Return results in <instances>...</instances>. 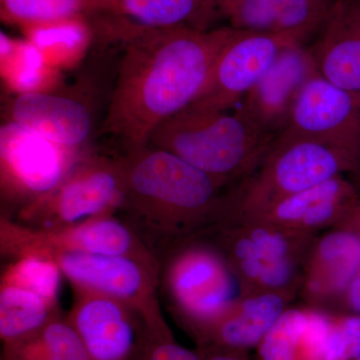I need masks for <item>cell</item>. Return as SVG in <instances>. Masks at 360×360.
<instances>
[{
    "label": "cell",
    "mask_w": 360,
    "mask_h": 360,
    "mask_svg": "<svg viewBox=\"0 0 360 360\" xmlns=\"http://www.w3.org/2000/svg\"><path fill=\"white\" fill-rule=\"evenodd\" d=\"M347 291V302L349 309L355 315H360V269L349 283Z\"/></svg>",
    "instance_id": "obj_32"
},
{
    "label": "cell",
    "mask_w": 360,
    "mask_h": 360,
    "mask_svg": "<svg viewBox=\"0 0 360 360\" xmlns=\"http://www.w3.org/2000/svg\"><path fill=\"white\" fill-rule=\"evenodd\" d=\"M297 40L283 34L236 30L213 66L212 75L191 108L227 111L241 103L276 63L284 49Z\"/></svg>",
    "instance_id": "obj_10"
},
{
    "label": "cell",
    "mask_w": 360,
    "mask_h": 360,
    "mask_svg": "<svg viewBox=\"0 0 360 360\" xmlns=\"http://www.w3.org/2000/svg\"><path fill=\"white\" fill-rule=\"evenodd\" d=\"M59 305L32 291L0 283V338L2 342L18 340L37 330L60 315Z\"/></svg>",
    "instance_id": "obj_22"
},
{
    "label": "cell",
    "mask_w": 360,
    "mask_h": 360,
    "mask_svg": "<svg viewBox=\"0 0 360 360\" xmlns=\"http://www.w3.org/2000/svg\"><path fill=\"white\" fill-rule=\"evenodd\" d=\"M87 39L86 28L75 18L30 26V41L39 47L53 68L77 60L86 47Z\"/></svg>",
    "instance_id": "obj_24"
},
{
    "label": "cell",
    "mask_w": 360,
    "mask_h": 360,
    "mask_svg": "<svg viewBox=\"0 0 360 360\" xmlns=\"http://www.w3.org/2000/svg\"><path fill=\"white\" fill-rule=\"evenodd\" d=\"M309 46L322 77L360 96V0H336Z\"/></svg>",
    "instance_id": "obj_15"
},
{
    "label": "cell",
    "mask_w": 360,
    "mask_h": 360,
    "mask_svg": "<svg viewBox=\"0 0 360 360\" xmlns=\"http://www.w3.org/2000/svg\"><path fill=\"white\" fill-rule=\"evenodd\" d=\"M90 0H1L2 14L27 26L72 20Z\"/></svg>",
    "instance_id": "obj_27"
},
{
    "label": "cell",
    "mask_w": 360,
    "mask_h": 360,
    "mask_svg": "<svg viewBox=\"0 0 360 360\" xmlns=\"http://www.w3.org/2000/svg\"><path fill=\"white\" fill-rule=\"evenodd\" d=\"M130 360H201L198 352L181 347L169 328H158L142 324L136 347Z\"/></svg>",
    "instance_id": "obj_29"
},
{
    "label": "cell",
    "mask_w": 360,
    "mask_h": 360,
    "mask_svg": "<svg viewBox=\"0 0 360 360\" xmlns=\"http://www.w3.org/2000/svg\"><path fill=\"white\" fill-rule=\"evenodd\" d=\"M124 200L122 158L86 155L53 191L18 212L20 224L61 229L115 215Z\"/></svg>",
    "instance_id": "obj_4"
},
{
    "label": "cell",
    "mask_w": 360,
    "mask_h": 360,
    "mask_svg": "<svg viewBox=\"0 0 360 360\" xmlns=\"http://www.w3.org/2000/svg\"><path fill=\"white\" fill-rule=\"evenodd\" d=\"M319 257L326 265L335 290H347L360 269V236L342 231L329 234L319 246Z\"/></svg>",
    "instance_id": "obj_26"
},
{
    "label": "cell",
    "mask_w": 360,
    "mask_h": 360,
    "mask_svg": "<svg viewBox=\"0 0 360 360\" xmlns=\"http://www.w3.org/2000/svg\"><path fill=\"white\" fill-rule=\"evenodd\" d=\"M360 354V315L333 321L322 360H354Z\"/></svg>",
    "instance_id": "obj_30"
},
{
    "label": "cell",
    "mask_w": 360,
    "mask_h": 360,
    "mask_svg": "<svg viewBox=\"0 0 360 360\" xmlns=\"http://www.w3.org/2000/svg\"><path fill=\"white\" fill-rule=\"evenodd\" d=\"M281 135L328 142L359 153L360 96L316 72L298 94Z\"/></svg>",
    "instance_id": "obj_11"
},
{
    "label": "cell",
    "mask_w": 360,
    "mask_h": 360,
    "mask_svg": "<svg viewBox=\"0 0 360 360\" xmlns=\"http://www.w3.org/2000/svg\"><path fill=\"white\" fill-rule=\"evenodd\" d=\"M277 219L314 226L360 207L359 189L342 175L266 205Z\"/></svg>",
    "instance_id": "obj_18"
},
{
    "label": "cell",
    "mask_w": 360,
    "mask_h": 360,
    "mask_svg": "<svg viewBox=\"0 0 360 360\" xmlns=\"http://www.w3.org/2000/svg\"><path fill=\"white\" fill-rule=\"evenodd\" d=\"M75 291L97 293L120 300L136 310L153 328H167L160 302V264L137 258L85 252L49 255Z\"/></svg>",
    "instance_id": "obj_8"
},
{
    "label": "cell",
    "mask_w": 360,
    "mask_h": 360,
    "mask_svg": "<svg viewBox=\"0 0 360 360\" xmlns=\"http://www.w3.org/2000/svg\"><path fill=\"white\" fill-rule=\"evenodd\" d=\"M238 1L239 0H210L212 15H214L215 13H219L220 15L227 18L232 7L236 6Z\"/></svg>",
    "instance_id": "obj_33"
},
{
    "label": "cell",
    "mask_w": 360,
    "mask_h": 360,
    "mask_svg": "<svg viewBox=\"0 0 360 360\" xmlns=\"http://www.w3.org/2000/svg\"><path fill=\"white\" fill-rule=\"evenodd\" d=\"M56 68L32 42H15L1 32V70L11 89L21 94L44 91Z\"/></svg>",
    "instance_id": "obj_23"
},
{
    "label": "cell",
    "mask_w": 360,
    "mask_h": 360,
    "mask_svg": "<svg viewBox=\"0 0 360 360\" xmlns=\"http://www.w3.org/2000/svg\"><path fill=\"white\" fill-rule=\"evenodd\" d=\"M241 271L269 288H281L290 279L292 267L288 259V243L276 232L257 229L234 248Z\"/></svg>",
    "instance_id": "obj_21"
},
{
    "label": "cell",
    "mask_w": 360,
    "mask_h": 360,
    "mask_svg": "<svg viewBox=\"0 0 360 360\" xmlns=\"http://www.w3.org/2000/svg\"><path fill=\"white\" fill-rule=\"evenodd\" d=\"M336 0H239L229 26L243 32L288 35L309 44L328 20Z\"/></svg>",
    "instance_id": "obj_16"
},
{
    "label": "cell",
    "mask_w": 360,
    "mask_h": 360,
    "mask_svg": "<svg viewBox=\"0 0 360 360\" xmlns=\"http://www.w3.org/2000/svg\"><path fill=\"white\" fill-rule=\"evenodd\" d=\"M2 194L22 208L44 198L65 179L86 153L30 134L7 122L1 127Z\"/></svg>",
    "instance_id": "obj_9"
},
{
    "label": "cell",
    "mask_w": 360,
    "mask_h": 360,
    "mask_svg": "<svg viewBox=\"0 0 360 360\" xmlns=\"http://www.w3.org/2000/svg\"><path fill=\"white\" fill-rule=\"evenodd\" d=\"M91 4L106 7L129 18L132 26L146 30L189 26L203 30L212 18L210 0H91Z\"/></svg>",
    "instance_id": "obj_19"
},
{
    "label": "cell",
    "mask_w": 360,
    "mask_h": 360,
    "mask_svg": "<svg viewBox=\"0 0 360 360\" xmlns=\"http://www.w3.org/2000/svg\"><path fill=\"white\" fill-rule=\"evenodd\" d=\"M307 314L298 310L283 312L258 345L259 360H302V340Z\"/></svg>",
    "instance_id": "obj_28"
},
{
    "label": "cell",
    "mask_w": 360,
    "mask_h": 360,
    "mask_svg": "<svg viewBox=\"0 0 360 360\" xmlns=\"http://www.w3.org/2000/svg\"><path fill=\"white\" fill-rule=\"evenodd\" d=\"M316 72L309 44L290 45L246 94L238 110L258 129L276 139L285 129L302 87Z\"/></svg>",
    "instance_id": "obj_12"
},
{
    "label": "cell",
    "mask_w": 360,
    "mask_h": 360,
    "mask_svg": "<svg viewBox=\"0 0 360 360\" xmlns=\"http://www.w3.org/2000/svg\"><path fill=\"white\" fill-rule=\"evenodd\" d=\"M66 317L91 360H130L144 322L129 305L84 291H75Z\"/></svg>",
    "instance_id": "obj_13"
},
{
    "label": "cell",
    "mask_w": 360,
    "mask_h": 360,
    "mask_svg": "<svg viewBox=\"0 0 360 360\" xmlns=\"http://www.w3.org/2000/svg\"><path fill=\"white\" fill-rule=\"evenodd\" d=\"M0 245L2 255L13 259L26 255L85 252L160 264L158 255L139 234L115 215L61 229H34L1 217Z\"/></svg>",
    "instance_id": "obj_5"
},
{
    "label": "cell",
    "mask_w": 360,
    "mask_h": 360,
    "mask_svg": "<svg viewBox=\"0 0 360 360\" xmlns=\"http://www.w3.org/2000/svg\"><path fill=\"white\" fill-rule=\"evenodd\" d=\"M115 89L101 124L127 153L146 148L153 131L200 96L220 52L236 30L205 32L189 26L130 27Z\"/></svg>",
    "instance_id": "obj_1"
},
{
    "label": "cell",
    "mask_w": 360,
    "mask_h": 360,
    "mask_svg": "<svg viewBox=\"0 0 360 360\" xmlns=\"http://www.w3.org/2000/svg\"><path fill=\"white\" fill-rule=\"evenodd\" d=\"M354 360H360V354L356 357V359H354Z\"/></svg>",
    "instance_id": "obj_35"
},
{
    "label": "cell",
    "mask_w": 360,
    "mask_h": 360,
    "mask_svg": "<svg viewBox=\"0 0 360 360\" xmlns=\"http://www.w3.org/2000/svg\"><path fill=\"white\" fill-rule=\"evenodd\" d=\"M283 302L276 295L245 300L236 312H229L198 335V347L245 352L258 347L283 314Z\"/></svg>",
    "instance_id": "obj_17"
},
{
    "label": "cell",
    "mask_w": 360,
    "mask_h": 360,
    "mask_svg": "<svg viewBox=\"0 0 360 360\" xmlns=\"http://www.w3.org/2000/svg\"><path fill=\"white\" fill-rule=\"evenodd\" d=\"M122 160V210L155 253L158 243L174 236L180 224L205 214L217 203L222 182L169 151L148 144Z\"/></svg>",
    "instance_id": "obj_2"
},
{
    "label": "cell",
    "mask_w": 360,
    "mask_h": 360,
    "mask_svg": "<svg viewBox=\"0 0 360 360\" xmlns=\"http://www.w3.org/2000/svg\"><path fill=\"white\" fill-rule=\"evenodd\" d=\"M61 276L58 262L51 257L26 255L14 258L2 272L1 283L25 288L58 305Z\"/></svg>",
    "instance_id": "obj_25"
},
{
    "label": "cell",
    "mask_w": 360,
    "mask_h": 360,
    "mask_svg": "<svg viewBox=\"0 0 360 360\" xmlns=\"http://www.w3.org/2000/svg\"><path fill=\"white\" fill-rule=\"evenodd\" d=\"M274 141L238 110L231 115L187 106L161 123L148 144L169 151L224 182L264 160Z\"/></svg>",
    "instance_id": "obj_3"
},
{
    "label": "cell",
    "mask_w": 360,
    "mask_h": 360,
    "mask_svg": "<svg viewBox=\"0 0 360 360\" xmlns=\"http://www.w3.org/2000/svg\"><path fill=\"white\" fill-rule=\"evenodd\" d=\"M194 335L231 311L238 283L212 250L187 248L160 262V284Z\"/></svg>",
    "instance_id": "obj_6"
},
{
    "label": "cell",
    "mask_w": 360,
    "mask_h": 360,
    "mask_svg": "<svg viewBox=\"0 0 360 360\" xmlns=\"http://www.w3.org/2000/svg\"><path fill=\"white\" fill-rule=\"evenodd\" d=\"M9 122L68 148L84 149L94 129V115L82 99L52 92L18 94L8 104Z\"/></svg>",
    "instance_id": "obj_14"
},
{
    "label": "cell",
    "mask_w": 360,
    "mask_h": 360,
    "mask_svg": "<svg viewBox=\"0 0 360 360\" xmlns=\"http://www.w3.org/2000/svg\"><path fill=\"white\" fill-rule=\"evenodd\" d=\"M264 160V170L248 193L251 205H269L340 176L343 172H354L357 167V153L352 149L281 135L272 142Z\"/></svg>",
    "instance_id": "obj_7"
},
{
    "label": "cell",
    "mask_w": 360,
    "mask_h": 360,
    "mask_svg": "<svg viewBox=\"0 0 360 360\" xmlns=\"http://www.w3.org/2000/svg\"><path fill=\"white\" fill-rule=\"evenodd\" d=\"M355 174L359 175V177L360 179V146L359 149V153H357V167L356 170H355Z\"/></svg>",
    "instance_id": "obj_34"
},
{
    "label": "cell",
    "mask_w": 360,
    "mask_h": 360,
    "mask_svg": "<svg viewBox=\"0 0 360 360\" xmlns=\"http://www.w3.org/2000/svg\"><path fill=\"white\" fill-rule=\"evenodd\" d=\"M4 360H91L68 317H54L37 330L4 343Z\"/></svg>",
    "instance_id": "obj_20"
},
{
    "label": "cell",
    "mask_w": 360,
    "mask_h": 360,
    "mask_svg": "<svg viewBox=\"0 0 360 360\" xmlns=\"http://www.w3.org/2000/svg\"><path fill=\"white\" fill-rule=\"evenodd\" d=\"M198 354L201 360H245L243 352L213 347H200Z\"/></svg>",
    "instance_id": "obj_31"
}]
</instances>
